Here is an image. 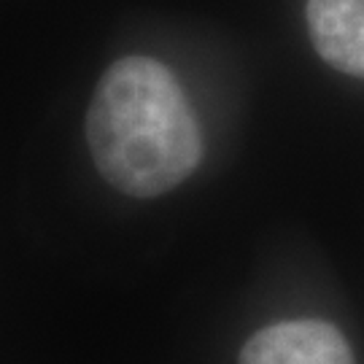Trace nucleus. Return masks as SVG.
I'll return each mask as SVG.
<instances>
[{
  "instance_id": "nucleus-1",
  "label": "nucleus",
  "mask_w": 364,
  "mask_h": 364,
  "mask_svg": "<svg viewBox=\"0 0 364 364\" xmlns=\"http://www.w3.org/2000/svg\"><path fill=\"white\" fill-rule=\"evenodd\" d=\"M87 144L103 178L130 197H159L203 159L197 114L173 70L144 54L122 57L95 90Z\"/></svg>"
},
{
  "instance_id": "nucleus-2",
  "label": "nucleus",
  "mask_w": 364,
  "mask_h": 364,
  "mask_svg": "<svg viewBox=\"0 0 364 364\" xmlns=\"http://www.w3.org/2000/svg\"><path fill=\"white\" fill-rule=\"evenodd\" d=\"M237 364H356L338 326L299 318L264 326L248 340Z\"/></svg>"
},
{
  "instance_id": "nucleus-3",
  "label": "nucleus",
  "mask_w": 364,
  "mask_h": 364,
  "mask_svg": "<svg viewBox=\"0 0 364 364\" xmlns=\"http://www.w3.org/2000/svg\"><path fill=\"white\" fill-rule=\"evenodd\" d=\"M308 27L324 63L364 78V0H308Z\"/></svg>"
}]
</instances>
